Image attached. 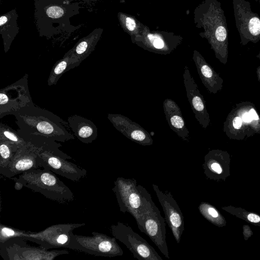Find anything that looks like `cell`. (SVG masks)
I'll return each mask as SVG.
<instances>
[{
  "label": "cell",
  "instance_id": "29",
  "mask_svg": "<svg viewBox=\"0 0 260 260\" xmlns=\"http://www.w3.org/2000/svg\"><path fill=\"white\" fill-rule=\"evenodd\" d=\"M247 219L252 222L257 223L260 221V217L253 213L249 214L247 215Z\"/></svg>",
  "mask_w": 260,
  "mask_h": 260
},
{
  "label": "cell",
  "instance_id": "32",
  "mask_svg": "<svg viewBox=\"0 0 260 260\" xmlns=\"http://www.w3.org/2000/svg\"><path fill=\"white\" fill-rule=\"evenodd\" d=\"M257 75H258V80H259V81H260V74H258V73H257Z\"/></svg>",
  "mask_w": 260,
  "mask_h": 260
},
{
  "label": "cell",
  "instance_id": "14",
  "mask_svg": "<svg viewBox=\"0 0 260 260\" xmlns=\"http://www.w3.org/2000/svg\"><path fill=\"white\" fill-rule=\"evenodd\" d=\"M152 187L164 212L166 221L171 229L176 241L179 244L184 230L182 213L170 192L160 190L158 186L154 184H152Z\"/></svg>",
  "mask_w": 260,
  "mask_h": 260
},
{
  "label": "cell",
  "instance_id": "27",
  "mask_svg": "<svg viewBox=\"0 0 260 260\" xmlns=\"http://www.w3.org/2000/svg\"><path fill=\"white\" fill-rule=\"evenodd\" d=\"M136 22L134 19L130 17H127L125 19V25L127 29L130 31L134 30L136 28Z\"/></svg>",
  "mask_w": 260,
  "mask_h": 260
},
{
  "label": "cell",
  "instance_id": "26",
  "mask_svg": "<svg viewBox=\"0 0 260 260\" xmlns=\"http://www.w3.org/2000/svg\"><path fill=\"white\" fill-rule=\"evenodd\" d=\"M25 231L1 224L0 244L4 243L11 238L22 237Z\"/></svg>",
  "mask_w": 260,
  "mask_h": 260
},
{
  "label": "cell",
  "instance_id": "4",
  "mask_svg": "<svg viewBox=\"0 0 260 260\" xmlns=\"http://www.w3.org/2000/svg\"><path fill=\"white\" fill-rule=\"evenodd\" d=\"M112 189L120 211L129 213L136 220L155 206L148 191L143 186L137 185L134 178L118 177Z\"/></svg>",
  "mask_w": 260,
  "mask_h": 260
},
{
  "label": "cell",
  "instance_id": "20",
  "mask_svg": "<svg viewBox=\"0 0 260 260\" xmlns=\"http://www.w3.org/2000/svg\"><path fill=\"white\" fill-rule=\"evenodd\" d=\"M68 122L73 134L81 142L88 144L98 138V128L90 120L74 115L68 117Z\"/></svg>",
  "mask_w": 260,
  "mask_h": 260
},
{
  "label": "cell",
  "instance_id": "11",
  "mask_svg": "<svg viewBox=\"0 0 260 260\" xmlns=\"http://www.w3.org/2000/svg\"><path fill=\"white\" fill-rule=\"evenodd\" d=\"M139 229L148 236L167 258H170L166 242V219L155 206L136 220Z\"/></svg>",
  "mask_w": 260,
  "mask_h": 260
},
{
  "label": "cell",
  "instance_id": "1",
  "mask_svg": "<svg viewBox=\"0 0 260 260\" xmlns=\"http://www.w3.org/2000/svg\"><path fill=\"white\" fill-rule=\"evenodd\" d=\"M13 115L19 127L17 132L25 142L64 159L72 158L60 150L61 145L57 142L75 139L69 131L68 122L49 111L36 106L33 102Z\"/></svg>",
  "mask_w": 260,
  "mask_h": 260
},
{
  "label": "cell",
  "instance_id": "23",
  "mask_svg": "<svg viewBox=\"0 0 260 260\" xmlns=\"http://www.w3.org/2000/svg\"><path fill=\"white\" fill-rule=\"evenodd\" d=\"M70 56L71 51L69 50L53 67L48 79L47 83L49 86L56 84L62 74L67 71L69 66Z\"/></svg>",
  "mask_w": 260,
  "mask_h": 260
},
{
  "label": "cell",
  "instance_id": "15",
  "mask_svg": "<svg viewBox=\"0 0 260 260\" xmlns=\"http://www.w3.org/2000/svg\"><path fill=\"white\" fill-rule=\"evenodd\" d=\"M183 82L186 96L194 116L202 127L206 129L210 123L209 114L207 111L206 102L199 90L189 68L185 65L183 74Z\"/></svg>",
  "mask_w": 260,
  "mask_h": 260
},
{
  "label": "cell",
  "instance_id": "18",
  "mask_svg": "<svg viewBox=\"0 0 260 260\" xmlns=\"http://www.w3.org/2000/svg\"><path fill=\"white\" fill-rule=\"evenodd\" d=\"M193 60L201 80L208 91L216 93L223 87V80L197 51L193 53Z\"/></svg>",
  "mask_w": 260,
  "mask_h": 260
},
{
  "label": "cell",
  "instance_id": "17",
  "mask_svg": "<svg viewBox=\"0 0 260 260\" xmlns=\"http://www.w3.org/2000/svg\"><path fill=\"white\" fill-rule=\"evenodd\" d=\"M102 32V28H95L89 35L80 39L73 48L70 50L71 56L67 71L78 67L91 54L94 50Z\"/></svg>",
  "mask_w": 260,
  "mask_h": 260
},
{
  "label": "cell",
  "instance_id": "24",
  "mask_svg": "<svg viewBox=\"0 0 260 260\" xmlns=\"http://www.w3.org/2000/svg\"><path fill=\"white\" fill-rule=\"evenodd\" d=\"M0 139L9 141L16 144L19 147L26 143L17 131L2 122L0 123Z\"/></svg>",
  "mask_w": 260,
  "mask_h": 260
},
{
  "label": "cell",
  "instance_id": "28",
  "mask_svg": "<svg viewBox=\"0 0 260 260\" xmlns=\"http://www.w3.org/2000/svg\"><path fill=\"white\" fill-rule=\"evenodd\" d=\"M210 167L213 171L218 174H221L222 171L220 166L217 162H212Z\"/></svg>",
  "mask_w": 260,
  "mask_h": 260
},
{
  "label": "cell",
  "instance_id": "5",
  "mask_svg": "<svg viewBox=\"0 0 260 260\" xmlns=\"http://www.w3.org/2000/svg\"><path fill=\"white\" fill-rule=\"evenodd\" d=\"M91 234L89 236L73 233L68 248L98 256L112 257L123 255V250L115 237L94 232Z\"/></svg>",
  "mask_w": 260,
  "mask_h": 260
},
{
  "label": "cell",
  "instance_id": "30",
  "mask_svg": "<svg viewBox=\"0 0 260 260\" xmlns=\"http://www.w3.org/2000/svg\"><path fill=\"white\" fill-rule=\"evenodd\" d=\"M70 1H77V0H70ZM78 1H83L84 2H96V1H101V0H78Z\"/></svg>",
  "mask_w": 260,
  "mask_h": 260
},
{
  "label": "cell",
  "instance_id": "25",
  "mask_svg": "<svg viewBox=\"0 0 260 260\" xmlns=\"http://www.w3.org/2000/svg\"><path fill=\"white\" fill-rule=\"evenodd\" d=\"M148 38L150 43V46L152 50L156 52L162 54H167L172 50L168 47L163 39L157 35L149 34Z\"/></svg>",
  "mask_w": 260,
  "mask_h": 260
},
{
  "label": "cell",
  "instance_id": "2",
  "mask_svg": "<svg viewBox=\"0 0 260 260\" xmlns=\"http://www.w3.org/2000/svg\"><path fill=\"white\" fill-rule=\"evenodd\" d=\"M70 0H34L35 18L39 36L50 39L62 33L69 35L81 25H72L70 18L79 14L78 2Z\"/></svg>",
  "mask_w": 260,
  "mask_h": 260
},
{
  "label": "cell",
  "instance_id": "7",
  "mask_svg": "<svg viewBox=\"0 0 260 260\" xmlns=\"http://www.w3.org/2000/svg\"><path fill=\"white\" fill-rule=\"evenodd\" d=\"M85 225L84 223H59L38 232L25 231L23 236L20 238L36 243L46 249L68 248L73 231Z\"/></svg>",
  "mask_w": 260,
  "mask_h": 260
},
{
  "label": "cell",
  "instance_id": "19",
  "mask_svg": "<svg viewBox=\"0 0 260 260\" xmlns=\"http://www.w3.org/2000/svg\"><path fill=\"white\" fill-rule=\"evenodd\" d=\"M163 108L170 128L182 140L189 142V132L178 104L172 99H166L163 102Z\"/></svg>",
  "mask_w": 260,
  "mask_h": 260
},
{
  "label": "cell",
  "instance_id": "22",
  "mask_svg": "<svg viewBox=\"0 0 260 260\" xmlns=\"http://www.w3.org/2000/svg\"><path fill=\"white\" fill-rule=\"evenodd\" d=\"M18 148L9 141L0 139V174L6 170Z\"/></svg>",
  "mask_w": 260,
  "mask_h": 260
},
{
  "label": "cell",
  "instance_id": "8",
  "mask_svg": "<svg viewBox=\"0 0 260 260\" xmlns=\"http://www.w3.org/2000/svg\"><path fill=\"white\" fill-rule=\"evenodd\" d=\"M236 26L240 43L260 41V17L252 11L250 3L246 0H232Z\"/></svg>",
  "mask_w": 260,
  "mask_h": 260
},
{
  "label": "cell",
  "instance_id": "10",
  "mask_svg": "<svg viewBox=\"0 0 260 260\" xmlns=\"http://www.w3.org/2000/svg\"><path fill=\"white\" fill-rule=\"evenodd\" d=\"M31 102L28 75L26 74L17 81L1 90L0 117L13 114Z\"/></svg>",
  "mask_w": 260,
  "mask_h": 260
},
{
  "label": "cell",
  "instance_id": "16",
  "mask_svg": "<svg viewBox=\"0 0 260 260\" xmlns=\"http://www.w3.org/2000/svg\"><path fill=\"white\" fill-rule=\"evenodd\" d=\"M108 118L117 130L131 141L142 146L153 144L149 133L128 117L118 114H109Z\"/></svg>",
  "mask_w": 260,
  "mask_h": 260
},
{
  "label": "cell",
  "instance_id": "9",
  "mask_svg": "<svg viewBox=\"0 0 260 260\" xmlns=\"http://www.w3.org/2000/svg\"><path fill=\"white\" fill-rule=\"evenodd\" d=\"M111 234L125 245L139 260H162L153 247L145 239L122 222H118L110 227Z\"/></svg>",
  "mask_w": 260,
  "mask_h": 260
},
{
  "label": "cell",
  "instance_id": "3",
  "mask_svg": "<svg viewBox=\"0 0 260 260\" xmlns=\"http://www.w3.org/2000/svg\"><path fill=\"white\" fill-rule=\"evenodd\" d=\"M54 174L40 168L23 172L13 178L14 188L18 190L25 187L59 204H68L74 201V193Z\"/></svg>",
  "mask_w": 260,
  "mask_h": 260
},
{
  "label": "cell",
  "instance_id": "31",
  "mask_svg": "<svg viewBox=\"0 0 260 260\" xmlns=\"http://www.w3.org/2000/svg\"><path fill=\"white\" fill-rule=\"evenodd\" d=\"M256 57L260 59V51L259 53L257 55Z\"/></svg>",
  "mask_w": 260,
  "mask_h": 260
},
{
  "label": "cell",
  "instance_id": "6",
  "mask_svg": "<svg viewBox=\"0 0 260 260\" xmlns=\"http://www.w3.org/2000/svg\"><path fill=\"white\" fill-rule=\"evenodd\" d=\"M25 240L15 237L0 244L2 257L8 260H53L60 255L69 253L64 249L49 251L41 246H31L27 244Z\"/></svg>",
  "mask_w": 260,
  "mask_h": 260
},
{
  "label": "cell",
  "instance_id": "12",
  "mask_svg": "<svg viewBox=\"0 0 260 260\" xmlns=\"http://www.w3.org/2000/svg\"><path fill=\"white\" fill-rule=\"evenodd\" d=\"M42 149L30 142L18 148L6 170L1 175L12 178L23 172L42 168L39 152Z\"/></svg>",
  "mask_w": 260,
  "mask_h": 260
},
{
  "label": "cell",
  "instance_id": "13",
  "mask_svg": "<svg viewBox=\"0 0 260 260\" xmlns=\"http://www.w3.org/2000/svg\"><path fill=\"white\" fill-rule=\"evenodd\" d=\"M39 156L42 168L73 181H79L87 175L85 169L48 151L41 149Z\"/></svg>",
  "mask_w": 260,
  "mask_h": 260
},
{
  "label": "cell",
  "instance_id": "21",
  "mask_svg": "<svg viewBox=\"0 0 260 260\" xmlns=\"http://www.w3.org/2000/svg\"><path fill=\"white\" fill-rule=\"evenodd\" d=\"M18 14L15 9L0 16V34L3 40L5 52L10 49L12 42L19 32Z\"/></svg>",
  "mask_w": 260,
  "mask_h": 260
}]
</instances>
